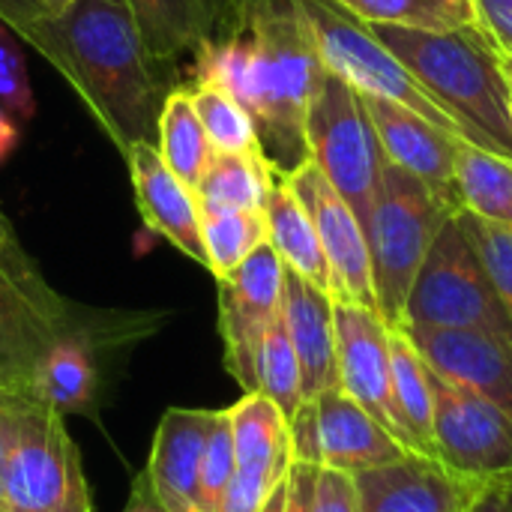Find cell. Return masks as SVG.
<instances>
[{
  "label": "cell",
  "mask_w": 512,
  "mask_h": 512,
  "mask_svg": "<svg viewBox=\"0 0 512 512\" xmlns=\"http://www.w3.org/2000/svg\"><path fill=\"white\" fill-rule=\"evenodd\" d=\"M84 99L105 135L126 153L156 144L162 87L126 0H72L27 39Z\"/></svg>",
  "instance_id": "obj_1"
},
{
  "label": "cell",
  "mask_w": 512,
  "mask_h": 512,
  "mask_svg": "<svg viewBox=\"0 0 512 512\" xmlns=\"http://www.w3.org/2000/svg\"><path fill=\"white\" fill-rule=\"evenodd\" d=\"M249 51V102L261 156L276 177L309 162L306 111L324 72L297 0H222V24Z\"/></svg>",
  "instance_id": "obj_2"
},
{
  "label": "cell",
  "mask_w": 512,
  "mask_h": 512,
  "mask_svg": "<svg viewBox=\"0 0 512 512\" xmlns=\"http://www.w3.org/2000/svg\"><path fill=\"white\" fill-rule=\"evenodd\" d=\"M420 87L453 117L462 138L512 159V90L504 54L477 24L423 30L369 24Z\"/></svg>",
  "instance_id": "obj_3"
},
{
  "label": "cell",
  "mask_w": 512,
  "mask_h": 512,
  "mask_svg": "<svg viewBox=\"0 0 512 512\" xmlns=\"http://www.w3.org/2000/svg\"><path fill=\"white\" fill-rule=\"evenodd\" d=\"M0 444L6 512H90L78 444L33 390H0Z\"/></svg>",
  "instance_id": "obj_4"
},
{
  "label": "cell",
  "mask_w": 512,
  "mask_h": 512,
  "mask_svg": "<svg viewBox=\"0 0 512 512\" xmlns=\"http://www.w3.org/2000/svg\"><path fill=\"white\" fill-rule=\"evenodd\" d=\"M459 207L384 156L381 186L363 222L378 315L402 327L411 285L444 222Z\"/></svg>",
  "instance_id": "obj_5"
},
{
  "label": "cell",
  "mask_w": 512,
  "mask_h": 512,
  "mask_svg": "<svg viewBox=\"0 0 512 512\" xmlns=\"http://www.w3.org/2000/svg\"><path fill=\"white\" fill-rule=\"evenodd\" d=\"M402 327L477 330L512 348V318L462 225L459 210L444 222L426 252L405 303Z\"/></svg>",
  "instance_id": "obj_6"
},
{
  "label": "cell",
  "mask_w": 512,
  "mask_h": 512,
  "mask_svg": "<svg viewBox=\"0 0 512 512\" xmlns=\"http://www.w3.org/2000/svg\"><path fill=\"white\" fill-rule=\"evenodd\" d=\"M309 162L330 180V186L351 204L360 222L381 186L384 150L372 126L366 99L333 72H321L306 111Z\"/></svg>",
  "instance_id": "obj_7"
},
{
  "label": "cell",
  "mask_w": 512,
  "mask_h": 512,
  "mask_svg": "<svg viewBox=\"0 0 512 512\" xmlns=\"http://www.w3.org/2000/svg\"><path fill=\"white\" fill-rule=\"evenodd\" d=\"M321 57V66L348 81L363 96H381L399 102L429 123L462 138L453 117L420 87V81L402 66V60L351 12L336 0H297Z\"/></svg>",
  "instance_id": "obj_8"
},
{
  "label": "cell",
  "mask_w": 512,
  "mask_h": 512,
  "mask_svg": "<svg viewBox=\"0 0 512 512\" xmlns=\"http://www.w3.org/2000/svg\"><path fill=\"white\" fill-rule=\"evenodd\" d=\"M432 447L456 477L495 489L512 480V420L471 390L432 372Z\"/></svg>",
  "instance_id": "obj_9"
},
{
  "label": "cell",
  "mask_w": 512,
  "mask_h": 512,
  "mask_svg": "<svg viewBox=\"0 0 512 512\" xmlns=\"http://www.w3.org/2000/svg\"><path fill=\"white\" fill-rule=\"evenodd\" d=\"M216 282L225 369L243 393H255V354L267 327L282 315L285 264L270 243H261L240 267Z\"/></svg>",
  "instance_id": "obj_10"
},
{
  "label": "cell",
  "mask_w": 512,
  "mask_h": 512,
  "mask_svg": "<svg viewBox=\"0 0 512 512\" xmlns=\"http://www.w3.org/2000/svg\"><path fill=\"white\" fill-rule=\"evenodd\" d=\"M333 324H336V363H339V390L348 393L360 408H366L408 453H417L390 381V324L366 306L336 303L333 300Z\"/></svg>",
  "instance_id": "obj_11"
},
{
  "label": "cell",
  "mask_w": 512,
  "mask_h": 512,
  "mask_svg": "<svg viewBox=\"0 0 512 512\" xmlns=\"http://www.w3.org/2000/svg\"><path fill=\"white\" fill-rule=\"evenodd\" d=\"M84 321L87 312L51 285L27 288L0 267V390H30L42 354Z\"/></svg>",
  "instance_id": "obj_12"
},
{
  "label": "cell",
  "mask_w": 512,
  "mask_h": 512,
  "mask_svg": "<svg viewBox=\"0 0 512 512\" xmlns=\"http://www.w3.org/2000/svg\"><path fill=\"white\" fill-rule=\"evenodd\" d=\"M285 180L291 183V189L315 222L330 267V297L336 303H357L378 312L366 231L351 204L330 186V180L318 171L315 162H306Z\"/></svg>",
  "instance_id": "obj_13"
},
{
  "label": "cell",
  "mask_w": 512,
  "mask_h": 512,
  "mask_svg": "<svg viewBox=\"0 0 512 512\" xmlns=\"http://www.w3.org/2000/svg\"><path fill=\"white\" fill-rule=\"evenodd\" d=\"M357 512H468L480 486L456 477L438 459L405 453L402 459L354 474Z\"/></svg>",
  "instance_id": "obj_14"
},
{
  "label": "cell",
  "mask_w": 512,
  "mask_h": 512,
  "mask_svg": "<svg viewBox=\"0 0 512 512\" xmlns=\"http://www.w3.org/2000/svg\"><path fill=\"white\" fill-rule=\"evenodd\" d=\"M426 366L495 405L512 420V348L477 330L402 327Z\"/></svg>",
  "instance_id": "obj_15"
},
{
  "label": "cell",
  "mask_w": 512,
  "mask_h": 512,
  "mask_svg": "<svg viewBox=\"0 0 512 512\" xmlns=\"http://www.w3.org/2000/svg\"><path fill=\"white\" fill-rule=\"evenodd\" d=\"M135 204L150 231L165 237L186 258L207 267L201 240V207L195 189H189L159 156L153 141L132 144L126 153Z\"/></svg>",
  "instance_id": "obj_16"
},
{
  "label": "cell",
  "mask_w": 512,
  "mask_h": 512,
  "mask_svg": "<svg viewBox=\"0 0 512 512\" xmlns=\"http://www.w3.org/2000/svg\"><path fill=\"white\" fill-rule=\"evenodd\" d=\"M372 126L378 132L384 156L405 168L408 174L420 177L426 186H432L438 195L450 198L456 207V147L459 135L429 123L417 111L381 99V96H363Z\"/></svg>",
  "instance_id": "obj_17"
},
{
  "label": "cell",
  "mask_w": 512,
  "mask_h": 512,
  "mask_svg": "<svg viewBox=\"0 0 512 512\" xmlns=\"http://www.w3.org/2000/svg\"><path fill=\"white\" fill-rule=\"evenodd\" d=\"M282 321L300 363L303 402L318 399L327 390L339 387L336 363V324H333V297L297 273L285 270L282 291Z\"/></svg>",
  "instance_id": "obj_18"
},
{
  "label": "cell",
  "mask_w": 512,
  "mask_h": 512,
  "mask_svg": "<svg viewBox=\"0 0 512 512\" xmlns=\"http://www.w3.org/2000/svg\"><path fill=\"white\" fill-rule=\"evenodd\" d=\"M312 402L318 414L321 468L354 477V474L390 465L408 453L366 408H360L339 387L321 393Z\"/></svg>",
  "instance_id": "obj_19"
},
{
  "label": "cell",
  "mask_w": 512,
  "mask_h": 512,
  "mask_svg": "<svg viewBox=\"0 0 512 512\" xmlns=\"http://www.w3.org/2000/svg\"><path fill=\"white\" fill-rule=\"evenodd\" d=\"M210 417L201 408H168L156 426L144 477L165 512H195Z\"/></svg>",
  "instance_id": "obj_20"
},
{
  "label": "cell",
  "mask_w": 512,
  "mask_h": 512,
  "mask_svg": "<svg viewBox=\"0 0 512 512\" xmlns=\"http://www.w3.org/2000/svg\"><path fill=\"white\" fill-rule=\"evenodd\" d=\"M234 438V474L276 489L291 468L288 417L261 393H246L228 408Z\"/></svg>",
  "instance_id": "obj_21"
},
{
  "label": "cell",
  "mask_w": 512,
  "mask_h": 512,
  "mask_svg": "<svg viewBox=\"0 0 512 512\" xmlns=\"http://www.w3.org/2000/svg\"><path fill=\"white\" fill-rule=\"evenodd\" d=\"M147 54L171 63L195 51L222 24V0H126Z\"/></svg>",
  "instance_id": "obj_22"
},
{
  "label": "cell",
  "mask_w": 512,
  "mask_h": 512,
  "mask_svg": "<svg viewBox=\"0 0 512 512\" xmlns=\"http://www.w3.org/2000/svg\"><path fill=\"white\" fill-rule=\"evenodd\" d=\"M264 216H267V243L276 249L285 270L297 273L300 279L330 294V267L315 222L288 180L276 177L270 198L264 204Z\"/></svg>",
  "instance_id": "obj_23"
},
{
  "label": "cell",
  "mask_w": 512,
  "mask_h": 512,
  "mask_svg": "<svg viewBox=\"0 0 512 512\" xmlns=\"http://www.w3.org/2000/svg\"><path fill=\"white\" fill-rule=\"evenodd\" d=\"M456 201L459 210L512 228V159L495 150L459 141L456 147Z\"/></svg>",
  "instance_id": "obj_24"
},
{
  "label": "cell",
  "mask_w": 512,
  "mask_h": 512,
  "mask_svg": "<svg viewBox=\"0 0 512 512\" xmlns=\"http://www.w3.org/2000/svg\"><path fill=\"white\" fill-rule=\"evenodd\" d=\"M156 150L162 162L189 186L198 189L213 147L201 126V117L192 102V87H171L162 99L159 120H156Z\"/></svg>",
  "instance_id": "obj_25"
},
{
  "label": "cell",
  "mask_w": 512,
  "mask_h": 512,
  "mask_svg": "<svg viewBox=\"0 0 512 512\" xmlns=\"http://www.w3.org/2000/svg\"><path fill=\"white\" fill-rule=\"evenodd\" d=\"M390 381H393V399L399 408V417L417 447L420 456L435 459L432 447V417H435V399H432V369L408 339L402 327H390Z\"/></svg>",
  "instance_id": "obj_26"
},
{
  "label": "cell",
  "mask_w": 512,
  "mask_h": 512,
  "mask_svg": "<svg viewBox=\"0 0 512 512\" xmlns=\"http://www.w3.org/2000/svg\"><path fill=\"white\" fill-rule=\"evenodd\" d=\"M276 174L267 159L255 153H213L195 195L201 207L264 210Z\"/></svg>",
  "instance_id": "obj_27"
},
{
  "label": "cell",
  "mask_w": 512,
  "mask_h": 512,
  "mask_svg": "<svg viewBox=\"0 0 512 512\" xmlns=\"http://www.w3.org/2000/svg\"><path fill=\"white\" fill-rule=\"evenodd\" d=\"M201 240L207 270L222 279L240 267L261 243H267V216L264 210L201 207Z\"/></svg>",
  "instance_id": "obj_28"
},
{
  "label": "cell",
  "mask_w": 512,
  "mask_h": 512,
  "mask_svg": "<svg viewBox=\"0 0 512 512\" xmlns=\"http://www.w3.org/2000/svg\"><path fill=\"white\" fill-rule=\"evenodd\" d=\"M255 393L267 396L288 420L303 405V384H300V363L294 345L288 339L282 315L267 327L258 354H255Z\"/></svg>",
  "instance_id": "obj_29"
},
{
  "label": "cell",
  "mask_w": 512,
  "mask_h": 512,
  "mask_svg": "<svg viewBox=\"0 0 512 512\" xmlns=\"http://www.w3.org/2000/svg\"><path fill=\"white\" fill-rule=\"evenodd\" d=\"M363 24L450 30L474 21L471 0H336Z\"/></svg>",
  "instance_id": "obj_30"
},
{
  "label": "cell",
  "mask_w": 512,
  "mask_h": 512,
  "mask_svg": "<svg viewBox=\"0 0 512 512\" xmlns=\"http://www.w3.org/2000/svg\"><path fill=\"white\" fill-rule=\"evenodd\" d=\"M201 126L210 138L213 153H261L252 114L225 90L210 84H189Z\"/></svg>",
  "instance_id": "obj_31"
},
{
  "label": "cell",
  "mask_w": 512,
  "mask_h": 512,
  "mask_svg": "<svg viewBox=\"0 0 512 512\" xmlns=\"http://www.w3.org/2000/svg\"><path fill=\"white\" fill-rule=\"evenodd\" d=\"M234 477V438L228 411H213L204 453H201V477H198V501L195 512H219L225 489Z\"/></svg>",
  "instance_id": "obj_32"
},
{
  "label": "cell",
  "mask_w": 512,
  "mask_h": 512,
  "mask_svg": "<svg viewBox=\"0 0 512 512\" xmlns=\"http://www.w3.org/2000/svg\"><path fill=\"white\" fill-rule=\"evenodd\" d=\"M459 216H462V225H465L468 237L474 240V246H477V252L489 270V279H492L507 315L512 318V228L483 222L465 210H459Z\"/></svg>",
  "instance_id": "obj_33"
},
{
  "label": "cell",
  "mask_w": 512,
  "mask_h": 512,
  "mask_svg": "<svg viewBox=\"0 0 512 512\" xmlns=\"http://www.w3.org/2000/svg\"><path fill=\"white\" fill-rule=\"evenodd\" d=\"M0 105L18 123H27L36 114V99H33V87L27 78L21 39L3 21H0Z\"/></svg>",
  "instance_id": "obj_34"
},
{
  "label": "cell",
  "mask_w": 512,
  "mask_h": 512,
  "mask_svg": "<svg viewBox=\"0 0 512 512\" xmlns=\"http://www.w3.org/2000/svg\"><path fill=\"white\" fill-rule=\"evenodd\" d=\"M0 267H3L15 282H21V285H27V288H36V291L48 288V282H45L42 273L36 270V264L30 261V255L21 249V243H18V237H15V231H12V225H9L6 216H3V210H0Z\"/></svg>",
  "instance_id": "obj_35"
},
{
  "label": "cell",
  "mask_w": 512,
  "mask_h": 512,
  "mask_svg": "<svg viewBox=\"0 0 512 512\" xmlns=\"http://www.w3.org/2000/svg\"><path fill=\"white\" fill-rule=\"evenodd\" d=\"M312 512H357V492L348 474L321 468L315 480V501Z\"/></svg>",
  "instance_id": "obj_36"
},
{
  "label": "cell",
  "mask_w": 512,
  "mask_h": 512,
  "mask_svg": "<svg viewBox=\"0 0 512 512\" xmlns=\"http://www.w3.org/2000/svg\"><path fill=\"white\" fill-rule=\"evenodd\" d=\"M474 21L492 36L501 54L512 57V0H471Z\"/></svg>",
  "instance_id": "obj_37"
},
{
  "label": "cell",
  "mask_w": 512,
  "mask_h": 512,
  "mask_svg": "<svg viewBox=\"0 0 512 512\" xmlns=\"http://www.w3.org/2000/svg\"><path fill=\"white\" fill-rule=\"evenodd\" d=\"M318 471L321 468H315V465L291 462L288 480H285V512H312Z\"/></svg>",
  "instance_id": "obj_38"
},
{
  "label": "cell",
  "mask_w": 512,
  "mask_h": 512,
  "mask_svg": "<svg viewBox=\"0 0 512 512\" xmlns=\"http://www.w3.org/2000/svg\"><path fill=\"white\" fill-rule=\"evenodd\" d=\"M42 18H48V9L42 0H0V21L9 24L21 42L33 36Z\"/></svg>",
  "instance_id": "obj_39"
},
{
  "label": "cell",
  "mask_w": 512,
  "mask_h": 512,
  "mask_svg": "<svg viewBox=\"0 0 512 512\" xmlns=\"http://www.w3.org/2000/svg\"><path fill=\"white\" fill-rule=\"evenodd\" d=\"M120 512H165L162 507H159V501H156V495H153V489H150V483H147L144 471L132 480L129 501H126V507H123Z\"/></svg>",
  "instance_id": "obj_40"
},
{
  "label": "cell",
  "mask_w": 512,
  "mask_h": 512,
  "mask_svg": "<svg viewBox=\"0 0 512 512\" xmlns=\"http://www.w3.org/2000/svg\"><path fill=\"white\" fill-rule=\"evenodd\" d=\"M15 144H18V129H15V123L0 111V162L15 150Z\"/></svg>",
  "instance_id": "obj_41"
},
{
  "label": "cell",
  "mask_w": 512,
  "mask_h": 512,
  "mask_svg": "<svg viewBox=\"0 0 512 512\" xmlns=\"http://www.w3.org/2000/svg\"><path fill=\"white\" fill-rule=\"evenodd\" d=\"M288 480V477H285ZM285 480L276 486V492L267 498V504H264V510L261 512H285Z\"/></svg>",
  "instance_id": "obj_42"
},
{
  "label": "cell",
  "mask_w": 512,
  "mask_h": 512,
  "mask_svg": "<svg viewBox=\"0 0 512 512\" xmlns=\"http://www.w3.org/2000/svg\"><path fill=\"white\" fill-rule=\"evenodd\" d=\"M45 3V9H48V15H57V12H63L72 0H42Z\"/></svg>",
  "instance_id": "obj_43"
},
{
  "label": "cell",
  "mask_w": 512,
  "mask_h": 512,
  "mask_svg": "<svg viewBox=\"0 0 512 512\" xmlns=\"http://www.w3.org/2000/svg\"><path fill=\"white\" fill-rule=\"evenodd\" d=\"M0 512H6V498H3V444H0Z\"/></svg>",
  "instance_id": "obj_44"
},
{
  "label": "cell",
  "mask_w": 512,
  "mask_h": 512,
  "mask_svg": "<svg viewBox=\"0 0 512 512\" xmlns=\"http://www.w3.org/2000/svg\"><path fill=\"white\" fill-rule=\"evenodd\" d=\"M504 72H507V81H510V90H512V57L504 54Z\"/></svg>",
  "instance_id": "obj_45"
},
{
  "label": "cell",
  "mask_w": 512,
  "mask_h": 512,
  "mask_svg": "<svg viewBox=\"0 0 512 512\" xmlns=\"http://www.w3.org/2000/svg\"><path fill=\"white\" fill-rule=\"evenodd\" d=\"M495 489H501V492H504V498L510 501V507H512V480L510 483H504V486H495Z\"/></svg>",
  "instance_id": "obj_46"
}]
</instances>
